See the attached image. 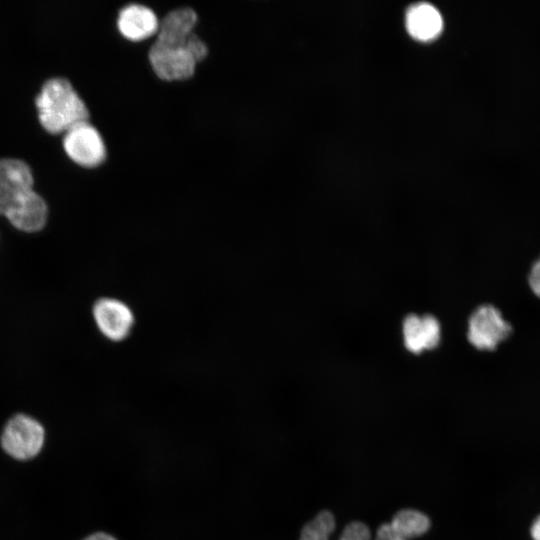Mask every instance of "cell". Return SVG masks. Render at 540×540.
<instances>
[{"mask_svg": "<svg viewBox=\"0 0 540 540\" xmlns=\"http://www.w3.org/2000/svg\"><path fill=\"white\" fill-rule=\"evenodd\" d=\"M208 54L206 44L194 34L188 41L163 44L154 42L148 58L155 74L162 80L190 78L196 66Z\"/></svg>", "mask_w": 540, "mask_h": 540, "instance_id": "obj_2", "label": "cell"}, {"mask_svg": "<svg viewBox=\"0 0 540 540\" xmlns=\"http://www.w3.org/2000/svg\"><path fill=\"white\" fill-rule=\"evenodd\" d=\"M94 323L107 340L115 343L129 338L135 326L131 307L115 297H101L92 307Z\"/></svg>", "mask_w": 540, "mask_h": 540, "instance_id": "obj_5", "label": "cell"}, {"mask_svg": "<svg viewBox=\"0 0 540 540\" xmlns=\"http://www.w3.org/2000/svg\"><path fill=\"white\" fill-rule=\"evenodd\" d=\"M512 332V325L493 304L478 305L467 319V341L478 351H495Z\"/></svg>", "mask_w": 540, "mask_h": 540, "instance_id": "obj_3", "label": "cell"}, {"mask_svg": "<svg viewBox=\"0 0 540 540\" xmlns=\"http://www.w3.org/2000/svg\"><path fill=\"white\" fill-rule=\"evenodd\" d=\"M528 284L534 295L540 298V256L530 268Z\"/></svg>", "mask_w": 540, "mask_h": 540, "instance_id": "obj_15", "label": "cell"}, {"mask_svg": "<svg viewBox=\"0 0 540 540\" xmlns=\"http://www.w3.org/2000/svg\"><path fill=\"white\" fill-rule=\"evenodd\" d=\"M406 27L412 37L427 41L439 35L443 20L435 7L428 3H419L409 8L406 15Z\"/></svg>", "mask_w": 540, "mask_h": 540, "instance_id": "obj_13", "label": "cell"}, {"mask_svg": "<svg viewBox=\"0 0 540 540\" xmlns=\"http://www.w3.org/2000/svg\"><path fill=\"white\" fill-rule=\"evenodd\" d=\"M83 540H117V539L114 536L107 534L105 532H97V533L87 536Z\"/></svg>", "mask_w": 540, "mask_h": 540, "instance_id": "obj_17", "label": "cell"}, {"mask_svg": "<svg viewBox=\"0 0 540 540\" xmlns=\"http://www.w3.org/2000/svg\"><path fill=\"white\" fill-rule=\"evenodd\" d=\"M35 102L41 124L52 133L66 131L89 117L83 99L71 83L62 77L46 80Z\"/></svg>", "mask_w": 540, "mask_h": 540, "instance_id": "obj_1", "label": "cell"}, {"mask_svg": "<svg viewBox=\"0 0 540 540\" xmlns=\"http://www.w3.org/2000/svg\"><path fill=\"white\" fill-rule=\"evenodd\" d=\"M4 216L18 230L37 232L46 224L48 207L45 200L31 189L14 202Z\"/></svg>", "mask_w": 540, "mask_h": 540, "instance_id": "obj_9", "label": "cell"}, {"mask_svg": "<svg viewBox=\"0 0 540 540\" xmlns=\"http://www.w3.org/2000/svg\"><path fill=\"white\" fill-rule=\"evenodd\" d=\"M197 20L193 9H175L160 21L155 41L164 44L188 41L195 34Z\"/></svg>", "mask_w": 540, "mask_h": 540, "instance_id": "obj_12", "label": "cell"}, {"mask_svg": "<svg viewBox=\"0 0 540 540\" xmlns=\"http://www.w3.org/2000/svg\"><path fill=\"white\" fill-rule=\"evenodd\" d=\"M393 531L404 540L425 534L431 522L427 515L414 509L398 511L389 524Z\"/></svg>", "mask_w": 540, "mask_h": 540, "instance_id": "obj_14", "label": "cell"}, {"mask_svg": "<svg viewBox=\"0 0 540 540\" xmlns=\"http://www.w3.org/2000/svg\"><path fill=\"white\" fill-rule=\"evenodd\" d=\"M531 536L533 540H540V516H538L531 526Z\"/></svg>", "mask_w": 540, "mask_h": 540, "instance_id": "obj_18", "label": "cell"}, {"mask_svg": "<svg viewBox=\"0 0 540 540\" xmlns=\"http://www.w3.org/2000/svg\"><path fill=\"white\" fill-rule=\"evenodd\" d=\"M335 529L334 515L324 510L319 512L302 529L300 540H329L330 534ZM369 527L360 521H352L346 525L339 540H370Z\"/></svg>", "mask_w": 540, "mask_h": 540, "instance_id": "obj_11", "label": "cell"}, {"mask_svg": "<svg viewBox=\"0 0 540 540\" xmlns=\"http://www.w3.org/2000/svg\"><path fill=\"white\" fill-rule=\"evenodd\" d=\"M400 327L403 347L413 355L433 351L441 344V322L432 313H408Z\"/></svg>", "mask_w": 540, "mask_h": 540, "instance_id": "obj_6", "label": "cell"}, {"mask_svg": "<svg viewBox=\"0 0 540 540\" xmlns=\"http://www.w3.org/2000/svg\"><path fill=\"white\" fill-rule=\"evenodd\" d=\"M376 540H404L397 535L387 523L382 524L377 530Z\"/></svg>", "mask_w": 540, "mask_h": 540, "instance_id": "obj_16", "label": "cell"}, {"mask_svg": "<svg viewBox=\"0 0 540 540\" xmlns=\"http://www.w3.org/2000/svg\"><path fill=\"white\" fill-rule=\"evenodd\" d=\"M63 147L72 160L86 167L97 166L106 157L104 140L88 120L76 123L65 131Z\"/></svg>", "mask_w": 540, "mask_h": 540, "instance_id": "obj_7", "label": "cell"}, {"mask_svg": "<svg viewBox=\"0 0 540 540\" xmlns=\"http://www.w3.org/2000/svg\"><path fill=\"white\" fill-rule=\"evenodd\" d=\"M159 20L152 9L140 4L122 8L117 18V27L123 37L130 41H143L157 34Z\"/></svg>", "mask_w": 540, "mask_h": 540, "instance_id": "obj_10", "label": "cell"}, {"mask_svg": "<svg viewBox=\"0 0 540 540\" xmlns=\"http://www.w3.org/2000/svg\"><path fill=\"white\" fill-rule=\"evenodd\" d=\"M44 438V428L36 419L25 414H17L4 426L1 444L10 456L26 460L40 452Z\"/></svg>", "mask_w": 540, "mask_h": 540, "instance_id": "obj_4", "label": "cell"}, {"mask_svg": "<svg viewBox=\"0 0 540 540\" xmlns=\"http://www.w3.org/2000/svg\"><path fill=\"white\" fill-rule=\"evenodd\" d=\"M33 176L29 165L16 158L0 159V214L22 195L33 189Z\"/></svg>", "mask_w": 540, "mask_h": 540, "instance_id": "obj_8", "label": "cell"}]
</instances>
